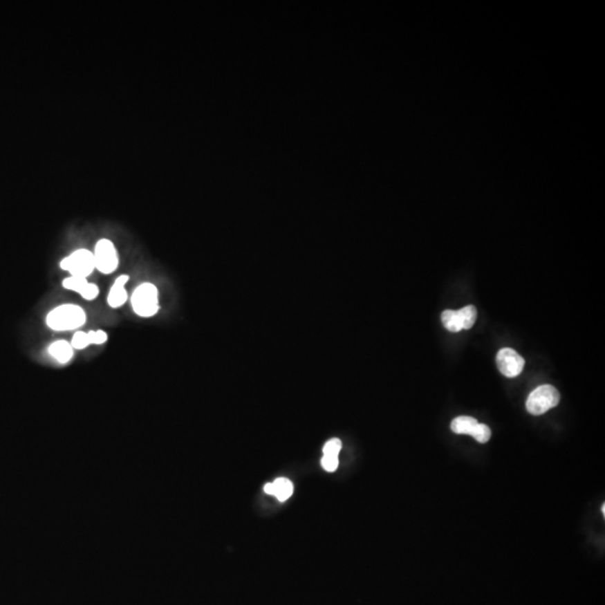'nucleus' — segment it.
Wrapping results in <instances>:
<instances>
[{"instance_id": "obj_4", "label": "nucleus", "mask_w": 605, "mask_h": 605, "mask_svg": "<svg viewBox=\"0 0 605 605\" xmlns=\"http://www.w3.org/2000/svg\"><path fill=\"white\" fill-rule=\"evenodd\" d=\"M62 270L70 272L72 277L88 278L95 272L93 252L86 249H77L59 263Z\"/></svg>"}, {"instance_id": "obj_3", "label": "nucleus", "mask_w": 605, "mask_h": 605, "mask_svg": "<svg viewBox=\"0 0 605 605\" xmlns=\"http://www.w3.org/2000/svg\"><path fill=\"white\" fill-rule=\"evenodd\" d=\"M559 399L561 395L555 387H552L550 384H543L541 387L536 388L529 395L525 402V408L529 413L539 416L547 413L549 409L556 407L559 402Z\"/></svg>"}, {"instance_id": "obj_13", "label": "nucleus", "mask_w": 605, "mask_h": 605, "mask_svg": "<svg viewBox=\"0 0 605 605\" xmlns=\"http://www.w3.org/2000/svg\"><path fill=\"white\" fill-rule=\"evenodd\" d=\"M274 496L279 501H286L292 494V483L285 478H279L274 482Z\"/></svg>"}, {"instance_id": "obj_11", "label": "nucleus", "mask_w": 605, "mask_h": 605, "mask_svg": "<svg viewBox=\"0 0 605 605\" xmlns=\"http://www.w3.org/2000/svg\"><path fill=\"white\" fill-rule=\"evenodd\" d=\"M478 422L476 418L469 416L456 417L451 424V429L455 434L471 435L474 436Z\"/></svg>"}, {"instance_id": "obj_18", "label": "nucleus", "mask_w": 605, "mask_h": 605, "mask_svg": "<svg viewBox=\"0 0 605 605\" xmlns=\"http://www.w3.org/2000/svg\"><path fill=\"white\" fill-rule=\"evenodd\" d=\"M265 492H266L267 494H272V496H274V484L267 483L266 485H265Z\"/></svg>"}, {"instance_id": "obj_15", "label": "nucleus", "mask_w": 605, "mask_h": 605, "mask_svg": "<svg viewBox=\"0 0 605 605\" xmlns=\"http://www.w3.org/2000/svg\"><path fill=\"white\" fill-rule=\"evenodd\" d=\"M474 440H478V443H487L491 438V429L489 426L480 424L478 422V428H476V434L473 436Z\"/></svg>"}, {"instance_id": "obj_6", "label": "nucleus", "mask_w": 605, "mask_h": 605, "mask_svg": "<svg viewBox=\"0 0 605 605\" xmlns=\"http://www.w3.org/2000/svg\"><path fill=\"white\" fill-rule=\"evenodd\" d=\"M496 366L502 375L508 378H514L523 372L525 366L523 357L512 348H501L496 355Z\"/></svg>"}, {"instance_id": "obj_7", "label": "nucleus", "mask_w": 605, "mask_h": 605, "mask_svg": "<svg viewBox=\"0 0 605 605\" xmlns=\"http://www.w3.org/2000/svg\"><path fill=\"white\" fill-rule=\"evenodd\" d=\"M63 288L80 294L81 297L86 301H95L99 296V287L95 283H89L86 278L66 277L62 281Z\"/></svg>"}, {"instance_id": "obj_8", "label": "nucleus", "mask_w": 605, "mask_h": 605, "mask_svg": "<svg viewBox=\"0 0 605 605\" xmlns=\"http://www.w3.org/2000/svg\"><path fill=\"white\" fill-rule=\"evenodd\" d=\"M108 339V334L102 330L90 331L88 333L83 331H77L72 337L71 346L75 350H83L88 348L90 344H104Z\"/></svg>"}, {"instance_id": "obj_16", "label": "nucleus", "mask_w": 605, "mask_h": 605, "mask_svg": "<svg viewBox=\"0 0 605 605\" xmlns=\"http://www.w3.org/2000/svg\"><path fill=\"white\" fill-rule=\"evenodd\" d=\"M341 449H342L341 440H337V438H333V440H328V443L325 444L323 453H324V455L337 456Z\"/></svg>"}, {"instance_id": "obj_1", "label": "nucleus", "mask_w": 605, "mask_h": 605, "mask_svg": "<svg viewBox=\"0 0 605 605\" xmlns=\"http://www.w3.org/2000/svg\"><path fill=\"white\" fill-rule=\"evenodd\" d=\"M86 323V310L75 304H63L48 312L46 325L53 331H73Z\"/></svg>"}, {"instance_id": "obj_2", "label": "nucleus", "mask_w": 605, "mask_h": 605, "mask_svg": "<svg viewBox=\"0 0 605 605\" xmlns=\"http://www.w3.org/2000/svg\"><path fill=\"white\" fill-rule=\"evenodd\" d=\"M131 306L137 315L142 317H151L160 310L158 303V290L151 283H142L133 290L131 295Z\"/></svg>"}, {"instance_id": "obj_14", "label": "nucleus", "mask_w": 605, "mask_h": 605, "mask_svg": "<svg viewBox=\"0 0 605 605\" xmlns=\"http://www.w3.org/2000/svg\"><path fill=\"white\" fill-rule=\"evenodd\" d=\"M458 316H460V323H462V328L463 330H469L472 328L473 325L476 323L478 312L476 308L472 305L463 307L458 310Z\"/></svg>"}, {"instance_id": "obj_10", "label": "nucleus", "mask_w": 605, "mask_h": 605, "mask_svg": "<svg viewBox=\"0 0 605 605\" xmlns=\"http://www.w3.org/2000/svg\"><path fill=\"white\" fill-rule=\"evenodd\" d=\"M48 351L50 357L62 364L70 362L74 355V348H72L71 343H68L65 339H59L50 344Z\"/></svg>"}, {"instance_id": "obj_5", "label": "nucleus", "mask_w": 605, "mask_h": 605, "mask_svg": "<svg viewBox=\"0 0 605 605\" xmlns=\"http://www.w3.org/2000/svg\"><path fill=\"white\" fill-rule=\"evenodd\" d=\"M95 269L101 274H110L115 272L119 266V258L115 245L108 239H100L95 245Z\"/></svg>"}, {"instance_id": "obj_12", "label": "nucleus", "mask_w": 605, "mask_h": 605, "mask_svg": "<svg viewBox=\"0 0 605 605\" xmlns=\"http://www.w3.org/2000/svg\"><path fill=\"white\" fill-rule=\"evenodd\" d=\"M442 322L447 331L456 333V332L463 330L458 310H444L443 314H442Z\"/></svg>"}, {"instance_id": "obj_9", "label": "nucleus", "mask_w": 605, "mask_h": 605, "mask_svg": "<svg viewBox=\"0 0 605 605\" xmlns=\"http://www.w3.org/2000/svg\"><path fill=\"white\" fill-rule=\"evenodd\" d=\"M128 281H129L128 274H121L115 279L108 295V304L110 307L118 308L126 304V301H128V292L124 286Z\"/></svg>"}, {"instance_id": "obj_19", "label": "nucleus", "mask_w": 605, "mask_h": 605, "mask_svg": "<svg viewBox=\"0 0 605 605\" xmlns=\"http://www.w3.org/2000/svg\"><path fill=\"white\" fill-rule=\"evenodd\" d=\"M602 514H603V516H605V505H603V507H602Z\"/></svg>"}, {"instance_id": "obj_17", "label": "nucleus", "mask_w": 605, "mask_h": 605, "mask_svg": "<svg viewBox=\"0 0 605 605\" xmlns=\"http://www.w3.org/2000/svg\"><path fill=\"white\" fill-rule=\"evenodd\" d=\"M322 467L328 472H334L339 467V458L332 455H324L322 458Z\"/></svg>"}]
</instances>
